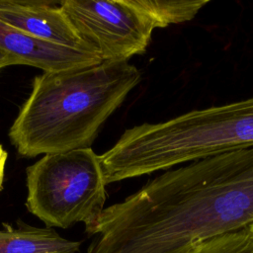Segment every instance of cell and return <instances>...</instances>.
Listing matches in <instances>:
<instances>
[{"instance_id": "cell-1", "label": "cell", "mask_w": 253, "mask_h": 253, "mask_svg": "<svg viewBox=\"0 0 253 253\" xmlns=\"http://www.w3.org/2000/svg\"><path fill=\"white\" fill-rule=\"evenodd\" d=\"M253 224V147L185 163L105 208L87 253H180Z\"/></svg>"}, {"instance_id": "cell-2", "label": "cell", "mask_w": 253, "mask_h": 253, "mask_svg": "<svg viewBox=\"0 0 253 253\" xmlns=\"http://www.w3.org/2000/svg\"><path fill=\"white\" fill-rule=\"evenodd\" d=\"M140 79L128 61L37 75L9 129L10 141L26 157L91 148L103 124Z\"/></svg>"}, {"instance_id": "cell-3", "label": "cell", "mask_w": 253, "mask_h": 253, "mask_svg": "<svg viewBox=\"0 0 253 253\" xmlns=\"http://www.w3.org/2000/svg\"><path fill=\"white\" fill-rule=\"evenodd\" d=\"M253 147V98L126 128L100 155L106 184Z\"/></svg>"}, {"instance_id": "cell-4", "label": "cell", "mask_w": 253, "mask_h": 253, "mask_svg": "<svg viewBox=\"0 0 253 253\" xmlns=\"http://www.w3.org/2000/svg\"><path fill=\"white\" fill-rule=\"evenodd\" d=\"M209 0H62L78 36L102 61L143 54L155 29L191 21Z\"/></svg>"}, {"instance_id": "cell-5", "label": "cell", "mask_w": 253, "mask_h": 253, "mask_svg": "<svg viewBox=\"0 0 253 253\" xmlns=\"http://www.w3.org/2000/svg\"><path fill=\"white\" fill-rule=\"evenodd\" d=\"M28 211L47 227L83 222L93 235L105 209L106 182L92 148L45 154L26 169Z\"/></svg>"}, {"instance_id": "cell-6", "label": "cell", "mask_w": 253, "mask_h": 253, "mask_svg": "<svg viewBox=\"0 0 253 253\" xmlns=\"http://www.w3.org/2000/svg\"><path fill=\"white\" fill-rule=\"evenodd\" d=\"M101 62L96 52L51 43L0 21V69L10 65H30L43 72H53Z\"/></svg>"}, {"instance_id": "cell-7", "label": "cell", "mask_w": 253, "mask_h": 253, "mask_svg": "<svg viewBox=\"0 0 253 253\" xmlns=\"http://www.w3.org/2000/svg\"><path fill=\"white\" fill-rule=\"evenodd\" d=\"M0 21L51 43L96 52L78 36L59 2L0 0Z\"/></svg>"}, {"instance_id": "cell-8", "label": "cell", "mask_w": 253, "mask_h": 253, "mask_svg": "<svg viewBox=\"0 0 253 253\" xmlns=\"http://www.w3.org/2000/svg\"><path fill=\"white\" fill-rule=\"evenodd\" d=\"M81 242L60 236L51 227H36L24 222L18 226L3 223L0 253H78Z\"/></svg>"}, {"instance_id": "cell-9", "label": "cell", "mask_w": 253, "mask_h": 253, "mask_svg": "<svg viewBox=\"0 0 253 253\" xmlns=\"http://www.w3.org/2000/svg\"><path fill=\"white\" fill-rule=\"evenodd\" d=\"M180 253H253V233L248 226L194 243Z\"/></svg>"}, {"instance_id": "cell-10", "label": "cell", "mask_w": 253, "mask_h": 253, "mask_svg": "<svg viewBox=\"0 0 253 253\" xmlns=\"http://www.w3.org/2000/svg\"><path fill=\"white\" fill-rule=\"evenodd\" d=\"M6 162H7V152L3 148L2 144H0V191L2 190V187H3Z\"/></svg>"}, {"instance_id": "cell-11", "label": "cell", "mask_w": 253, "mask_h": 253, "mask_svg": "<svg viewBox=\"0 0 253 253\" xmlns=\"http://www.w3.org/2000/svg\"><path fill=\"white\" fill-rule=\"evenodd\" d=\"M249 229L252 231V233H253V224H251L250 226H249Z\"/></svg>"}]
</instances>
